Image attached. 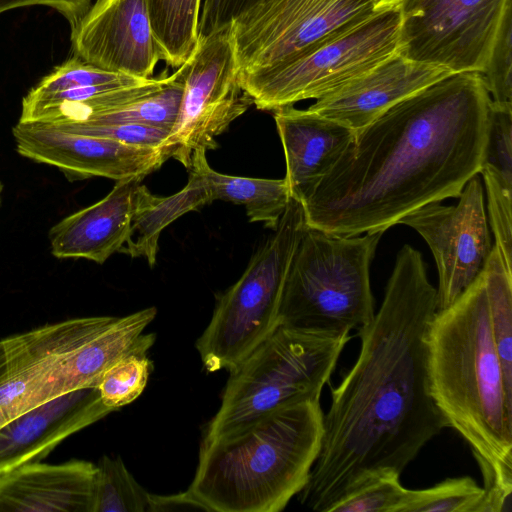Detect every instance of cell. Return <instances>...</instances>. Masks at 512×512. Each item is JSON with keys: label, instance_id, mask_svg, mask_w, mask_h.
Here are the masks:
<instances>
[{"label": "cell", "instance_id": "9", "mask_svg": "<svg viewBox=\"0 0 512 512\" xmlns=\"http://www.w3.org/2000/svg\"><path fill=\"white\" fill-rule=\"evenodd\" d=\"M183 92L176 122L163 148L188 170L198 150L217 148L215 140L253 104L238 81L230 25L198 36L178 67Z\"/></svg>", "mask_w": 512, "mask_h": 512}, {"label": "cell", "instance_id": "31", "mask_svg": "<svg viewBox=\"0 0 512 512\" xmlns=\"http://www.w3.org/2000/svg\"><path fill=\"white\" fill-rule=\"evenodd\" d=\"M147 353H131L118 360L103 374L97 388L106 406L115 411L142 394L153 368Z\"/></svg>", "mask_w": 512, "mask_h": 512}, {"label": "cell", "instance_id": "26", "mask_svg": "<svg viewBox=\"0 0 512 512\" xmlns=\"http://www.w3.org/2000/svg\"><path fill=\"white\" fill-rule=\"evenodd\" d=\"M482 271L497 354L505 380L512 387V266L496 244Z\"/></svg>", "mask_w": 512, "mask_h": 512}, {"label": "cell", "instance_id": "33", "mask_svg": "<svg viewBox=\"0 0 512 512\" xmlns=\"http://www.w3.org/2000/svg\"><path fill=\"white\" fill-rule=\"evenodd\" d=\"M51 125L71 133L107 138L126 144L153 148H161L170 133L169 130L164 128L135 124L65 122Z\"/></svg>", "mask_w": 512, "mask_h": 512}, {"label": "cell", "instance_id": "36", "mask_svg": "<svg viewBox=\"0 0 512 512\" xmlns=\"http://www.w3.org/2000/svg\"><path fill=\"white\" fill-rule=\"evenodd\" d=\"M173 510H205V508L195 501L187 491L167 496L151 494L150 512Z\"/></svg>", "mask_w": 512, "mask_h": 512}, {"label": "cell", "instance_id": "24", "mask_svg": "<svg viewBox=\"0 0 512 512\" xmlns=\"http://www.w3.org/2000/svg\"><path fill=\"white\" fill-rule=\"evenodd\" d=\"M189 171L202 178L211 202L223 200L243 205L250 222H261L272 230L276 229L291 198L285 178L262 179L219 173L208 164L204 150L192 155Z\"/></svg>", "mask_w": 512, "mask_h": 512}, {"label": "cell", "instance_id": "38", "mask_svg": "<svg viewBox=\"0 0 512 512\" xmlns=\"http://www.w3.org/2000/svg\"><path fill=\"white\" fill-rule=\"evenodd\" d=\"M0 193H1V184H0Z\"/></svg>", "mask_w": 512, "mask_h": 512}, {"label": "cell", "instance_id": "25", "mask_svg": "<svg viewBox=\"0 0 512 512\" xmlns=\"http://www.w3.org/2000/svg\"><path fill=\"white\" fill-rule=\"evenodd\" d=\"M147 4L162 60L180 67L198 40L202 0H147Z\"/></svg>", "mask_w": 512, "mask_h": 512}, {"label": "cell", "instance_id": "2", "mask_svg": "<svg viewBox=\"0 0 512 512\" xmlns=\"http://www.w3.org/2000/svg\"><path fill=\"white\" fill-rule=\"evenodd\" d=\"M491 99L477 72L452 73L392 106L354 137L302 203L306 225L339 236L385 232L460 195L479 173Z\"/></svg>", "mask_w": 512, "mask_h": 512}, {"label": "cell", "instance_id": "1", "mask_svg": "<svg viewBox=\"0 0 512 512\" xmlns=\"http://www.w3.org/2000/svg\"><path fill=\"white\" fill-rule=\"evenodd\" d=\"M437 311V291L421 253L404 245L384 299L358 331V357L324 414L322 446L300 503L326 512L367 474L402 473L421 449L447 428L429 387L427 331Z\"/></svg>", "mask_w": 512, "mask_h": 512}, {"label": "cell", "instance_id": "18", "mask_svg": "<svg viewBox=\"0 0 512 512\" xmlns=\"http://www.w3.org/2000/svg\"><path fill=\"white\" fill-rule=\"evenodd\" d=\"M96 464L27 462L0 474V512H93Z\"/></svg>", "mask_w": 512, "mask_h": 512}, {"label": "cell", "instance_id": "20", "mask_svg": "<svg viewBox=\"0 0 512 512\" xmlns=\"http://www.w3.org/2000/svg\"><path fill=\"white\" fill-rule=\"evenodd\" d=\"M141 179L117 181L100 201L63 218L50 229L51 253L104 263L123 247L130 230L133 194Z\"/></svg>", "mask_w": 512, "mask_h": 512}, {"label": "cell", "instance_id": "3", "mask_svg": "<svg viewBox=\"0 0 512 512\" xmlns=\"http://www.w3.org/2000/svg\"><path fill=\"white\" fill-rule=\"evenodd\" d=\"M431 396L447 426L469 445L489 512L512 502V387L493 337L483 271L427 331Z\"/></svg>", "mask_w": 512, "mask_h": 512}, {"label": "cell", "instance_id": "10", "mask_svg": "<svg viewBox=\"0 0 512 512\" xmlns=\"http://www.w3.org/2000/svg\"><path fill=\"white\" fill-rule=\"evenodd\" d=\"M400 54L452 73H482L511 0H404Z\"/></svg>", "mask_w": 512, "mask_h": 512}, {"label": "cell", "instance_id": "15", "mask_svg": "<svg viewBox=\"0 0 512 512\" xmlns=\"http://www.w3.org/2000/svg\"><path fill=\"white\" fill-rule=\"evenodd\" d=\"M71 26L74 55L101 69L147 79L162 60L147 0H96Z\"/></svg>", "mask_w": 512, "mask_h": 512}, {"label": "cell", "instance_id": "35", "mask_svg": "<svg viewBox=\"0 0 512 512\" xmlns=\"http://www.w3.org/2000/svg\"><path fill=\"white\" fill-rule=\"evenodd\" d=\"M33 5H44L57 10L73 25L89 8L90 0H0V14Z\"/></svg>", "mask_w": 512, "mask_h": 512}, {"label": "cell", "instance_id": "4", "mask_svg": "<svg viewBox=\"0 0 512 512\" xmlns=\"http://www.w3.org/2000/svg\"><path fill=\"white\" fill-rule=\"evenodd\" d=\"M323 435L320 401L279 407L230 434L202 440L186 491L206 511H282L308 483Z\"/></svg>", "mask_w": 512, "mask_h": 512}, {"label": "cell", "instance_id": "14", "mask_svg": "<svg viewBox=\"0 0 512 512\" xmlns=\"http://www.w3.org/2000/svg\"><path fill=\"white\" fill-rule=\"evenodd\" d=\"M12 134L21 156L55 166L72 178L142 180L170 158L163 147L71 133L42 122L18 121Z\"/></svg>", "mask_w": 512, "mask_h": 512}, {"label": "cell", "instance_id": "6", "mask_svg": "<svg viewBox=\"0 0 512 512\" xmlns=\"http://www.w3.org/2000/svg\"><path fill=\"white\" fill-rule=\"evenodd\" d=\"M383 233L339 236L307 226L285 279L279 324L330 332H358L370 324V264Z\"/></svg>", "mask_w": 512, "mask_h": 512}, {"label": "cell", "instance_id": "17", "mask_svg": "<svg viewBox=\"0 0 512 512\" xmlns=\"http://www.w3.org/2000/svg\"><path fill=\"white\" fill-rule=\"evenodd\" d=\"M113 411L103 403L97 387H87L20 414L0 428V474L41 461L66 438Z\"/></svg>", "mask_w": 512, "mask_h": 512}, {"label": "cell", "instance_id": "28", "mask_svg": "<svg viewBox=\"0 0 512 512\" xmlns=\"http://www.w3.org/2000/svg\"><path fill=\"white\" fill-rule=\"evenodd\" d=\"M151 493L128 471L121 457L96 464L93 512H150Z\"/></svg>", "mask_w": 512, "mask_h": 512}, {"label": "cell", "instance_id": "13", "mask_svg": "<svg viewBox=\"0 0 512 512\" xmlns=\"http://www.w3.org/2000/svg\"><path fill=\"white\" fill-rule=\"evenodd\" d=\"M114 318H73L0 340V428L20 414L58 397L55 373L64 357Z\"/></svg>", "mask_w": 512, "mask_h": 512}, {"label": "cell", "instance_id": "16", "mask_svg": "<svg viewBox=\"0 0 512 512\" xmlns=\"http://www.w3.org/2000/svg\"><path fill=\"white\" fill-rule=\"evenodd\" d=\"M450 74L443 66L413 61L399 53L315 99L307 109L357 132L395 104Z\"/></svg>", "mask_w": 512, "mask_h": 512}, {"label": "cell", "instance_id": "12", "mask_svg": "<svg viewBox=\"0 0 512 512\" xmlns=\"http://www.w3.org/2000/svg\"><path fill=\"white\" fill-rule=\"evenodd\" d=\"M458 198L454 206L426 204L399 221L416 230L434 256L437 311L449 307L474 282L492 249L478 174L465 184Z\"/></svg>", "mask_w": 512, "mask_h": 512}, {"label": "cell", "instance_id": "7", "mask_svg": "<svg viewBox=\"0 0 512 512\" xmlns=\"http://www.w3.org/2000/svg\"><path fill=\"white\" fill-rule=\"evenodd\" d=\"M306 227L302 203L290 198L273 235L218 297L211 320L196 341L208 372L228 371L279 325L285 279Z\"/></svg>", "mask_w": 512, "mask_h": 512}, {"label": "cell", "instance_id": "34", "mask_svg": "<svg viewBox=\"0 0 512 512\" xmlns=\"http://www.w3.org/2000/svg\"><path fill=\"white\" fill-rule=\"evenodd\" d=\"M258 0H202L198 36L229 26L233 19Z\"/></svg>", "mask_w": 512, "mask_h": 512}, {"label": "cell", "instance_id": "19", "mask_svg": "<svg viewBox=\"0 0 512 512\" xmlns=\"http://www.w3.org/2000/svg\"><path fill=\"white\" fill-rule=\"evenodd\" d=\"M286 161L290 197L303 203L333 168L355 132L308 109L274 110Z\"/></svg>", "mask_w": 512, "mask_h": 512}, {"label": "cell", "instance_id": "37", "mask_svg": "<svg viewBox=\"0 0 512 512\" xmlns=\"http://www.w3.org/2000/svg\"><path fill=\"white\" fill-rule=\"evenodd\" d=\"M404 0H374L375 11L400 7Z\"/></svg>", "mask_w": 512, "mask_h": 512}, {"label": "cell", "instance_id": "21", "mask_svg": "<svg viewBox=\"0 0 512 512\" xmlns=\"http://www.w3.org/2000/svg\"><path fill=\"white\" fill-rule=\"evenodd\" d=\"M156 314L155 307H148L115 317L105 328L70 352L55 373L57 395L97 387L103 374L118 360L134 352H148L156 335L144 334L143 331Z\"/></svg>", "mask_w": 512, "mask_h": 512}, {"label": "cell", "instance_id": "5", "mask_svg": "<svg viewBox=\"0 0 512 512\" xmlns=\"http://www.w3.org/2000/svg\"><path fill=\"white\" fill-rule=\"evenodd\" d=\"M350 332L278 325L229 369L221 405L202 440L230 434L284 405L320 401Z\"/></svg>", "mask_w": 512, "mask_h": 512}, {"label": "cell", "instance_id": "32", "mask_svg": "<svg viewBox=\"0 0 512 512\" xmlns=\"http://www.w3.org/2000/svg\"><path fill=\"white\" fill-rule=\"evenodd\" d=\"M512 22L511 14L502 26L489 61L482 73L491 103L512 110Z\"/></svg>", "mask_w": 512, "mask_h": 512}, {"label": "cell", "instance_id": "11", "mask_svg": "<svg viewBox=\"0 0 512 512\" xmlns=\"http://www.w3.org/2000/svg\"><path fill=\"white\" fill-rule=\"evenodd\" d=\"M374 12V0H258L230 24L239 73L280 63Z\"/></svg>", "mask_w": 512, "mask_h": 512}, {"label": "cell", "instance_id": "29", "mask_svg": "<svg viewBox=\"0 0 512 512\" xmlns=\"http://www.w3.org/2000/svg\"><path fill=\"white\" fill-rule=\"evenodd\" d=\"M400 512H488L483 487L470 476L447 478L432 487L407 489Z\"/></svg>", "mask_w": 512, "mask_h": 512}, {"label": "cell", "instance_id": "30", "mask_svg": "<svg viewBox=\"0 0 512 512\" xmlns=\"http://www.w3.org/2000/svg\"><path fill=\"white\" fill-rule=\"evenodd\" d=\"M394 468H380L367 474L333 502L326 512H400L407 488Z\"/></svg>", "mask_w": 512, "mask_h": 512}, {"label": "cell", "instance_id": "23", "mask_svg": "<svg viewBox=\"0 0 512 512\" xmlns=\"http://www.w3.org/2000/svg\"><path fill=\"white\" fill-rule=\"evenodd\" d=\"M486 192L488 222L506 263L512 246V110L491 103L487 144L481 163Z\"/></svg>", "mask_w": 512, "mask_h": 512}, {"label": "cell", "instance_id": "22", "mask_svg": "<svg viewBox=\"0 0 512 512\" xmlns=\"http://www.w3.org/2000/svg\"><path fill=\"white\" fill-rule=\"evenodd\" d=\"M189 172L188 183L171 196H156L138 184L133 194L129 234L119 252L133 258L144 257L153 267L162 230L185 213L211 203L202 178Z\"/></svg>", "mask_w": 512, "mask_h": 512}, {"label": "cell", "instance_id": "8", "mask_svg": "<svg viewBox=\"0 0 512 512\" xmlns=\"http://www.w3.org/2000/svg\"><path fill=\"white\" fill-rule=\"evenodd\" d=\"M400 7L375 11L280 63L238 73L257 109L318 99L400 53Z\"/></svg>", "mask_w": 512, "mask_h": 512}, {"label": "cell", "instance_id": "27", "mask_svg": "<svg viewBox=\"0 0 512 512\" xmlns=\"http://www.w3.org/2000/svg\"><path fill=\"white\" fill-rule=\"evenodd\" d=\"M182 92L183 83L177 69L159 90L129 104L90 115L77 122L135 124L171 131L178 116Z\"/></svg>", "mask_w": 512, "mask_h": 512}]
</instances>
